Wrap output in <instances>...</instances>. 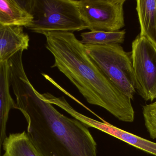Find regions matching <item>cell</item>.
Listing matches in <instances>:
<instances>
[{
  "label": "cell",
  "mask_w": 156,
  "mask_h": 156,
  "mask_svg": "<svg viewBox=\"0 0 156 156\" xmlns=\"http://www.w3.org/2000/svg\"><path fill=\"white\" fill-rule=\"evenodd\" d=\"M16 109L27 122V135L41 156H97V144L88 127L60 113L29 81L23 66L9 69Z\"/></svg>",
  "instance_id": "cell-1"
},
{
  "label": "cell",
  "mask_w": 156,
  "mask_h": 156,
  "mask_svg": "<svg viewBox=\"0 0 156 156\" xmlns=\"http://www.w3.org/2000/svg\"><path fill=\"white\" fill-rule=\"evenodd\" d=\"M41 34L45 36L46 47L55 59L51 67L57 68L65 75L88 103L104 108L122 122H133L131 99L106 78L73 33L47 31Z\"/></svg>",
  "instance_id": "cell-2"
},
{
  "label": "cell",
  "mask_w": 156,
  "mask_h": 156,
  "mask_svg": "<svg viewBox=\"0 0 156 156\" xmlns=\"http://www.w3.org/2000/svg\"><path fill=\"white\" fill-rule=\"evenodd\" d=\"M84 46L88 56L106 78L133 100L136 92V82L131 52L125 51L120 44Z\"/></svg>",
  "instance_id": "cell-4"
},
{
  "label": "cell",
  "mask_w": 156,
  "mask_h": 156,
  "mask_svg": "<svg viewBox=\"0 0 156 156\" xmlns=\"http://www.w3.org/2000/svg\"><path fill=\"white\" fill-rule=\"evenodd\" d=\"M126 0L76 1L81 18L91 32L120 31L125 24Z\"/></svg>",
  "instance_id": "cell-5"
},
{
  "label": "cell",
  "mask_w": 156,
  "mask_h": 156,
  "mask_svg": "<svg viewBox=\"0 0 156 156\" xmlns=\"http://www.w3.org/2000/svg\"><path fill=\"white\" fill-rule=\"evenodd\" d=\"M136 10L141 28L139 34L156 46V0H137Z\"/></svg>",
  "instance_id": "cell-10"
},
{
  "label": "cell",
  "mask_w": 156,
  "mask_h": 156,
  "mask_svg": "<svg viewBox=\"0 0 156 156\" xmlns=\"http://www.w3.org/2000/svg\"><path fill=\"white\" fill-rule=\"evenodd\" d=\"M8 61L0 64V156L6 138V128L9 112L16 109V103L10 94Z\"/></svg>",
  "instance_id": "cell-8"
},
{
  "label": "cell",
  "mask_w": 156,
  "mask_h": 156,
  "mask_svg": "<svg viewBox=\"0 0 156 156\" xmlns=\"http://www.w3.org/2000/svg\"><path fill=\"white\" fill-rule=\"evenodd\" d=\"M2 156H4V155H3Z\"/></svg>",
  "instance_id": "cell-14"
},
{
  "label": "cell",
  "mask_w": 156,
  "mask_h": 156,
  "mask_svg": "<svg viewBox=\"0 0 156 156\" xmlns=\"http://www.w3.org/2000/svg\"><path fill=\"white\" fill-rule=\"evenodd\" d=\"M33 19L27 8L26 1L0 0V24L27 28Z\"/></svg>",
  "instance_id": "cell-9"
},
{
  "label": "cell",
  "mask_w": 156,
  "mask_h": 156,
  "mask_svg": "<svg viewBox=\"0 0 156 156\" xmlns=\"http://www.w3.org/2000/svg\"><path fill=\"white\" fill-rule=\"evenodd\" d=\"M145 125L150 137L156 139V101L143 106Z\"/></svg>",
  "instance_id": "cell-13"
},
{
  "label": "cell",
  "mask_w": 156,
  "mask_h": 156,
  "mask_svg": "<svg viewBox=\"0 0 156 156\" xmlns=\"http://www.w3.org/2000/svg\"><path fill=\"white\" fill-rule=\"evenodd\" d=\"M125 30L116 32H84L81 34L80 42L84 45L104 46L123 43L125 38Z\"/></svg>",
  "instance_id": "cell-12"
},
{
  "label": "cell",
  "mask_w": 156,
  "mask_h": 156,
  "mask_svg": "<svg viewBox=\"0 0 156 156\" xmlns=\"http://www.w3.org/2000/svg\"><path fill=\"white\" fill-rule=\"evenodd\" d=\"M27 6L33 16L27 28L34 33H73L87 29L81 18L76 0H31L27 1Z\"/></svg>",
  "instance_id": "cell-3"
},
{
  "label": "cell",
  "mask_w": 156,
  "mask_h": 156,
  "mask_svg": "<svg viewBox=\"0 0 156 156\" xmlns=\"http://www.w3.org/2000/svg\"><path fill=\"white\" fill-rule=\"evenodd\" d=\"M132 60L136 91L146 101L156 99V46L144 37L132 43Z\"/></svg>",
  "instance_id": "cell-6"
},
{
  "label": "cell",
  "mask_w": 156,
  "mask_h": 156,
  "mask_svg": "<svg viewBox=\"0 0 156 156\" xmlns=\"http://www.w3.org/2000/svg\"><path fill=\"white\" fill-rule=\"evenodd\" d=\"M29 40L23 27L0 24V64L8 61L18 52L27 50Z\"/></svg>",
  "instance_id": "cell-7"
},
{
  "label": "cell",
  "mask_w": 156,
  "mask_h": 156,
  "mask_svg": "<svg viewBox=\"0 0 156 156\" xmlns=\"http://www.w3.org/2000/svg\"><path fill=\"white\" fill-rule=\"evenodd\" d=\"M2 147L4 156H41L25 131L9 135Z\"/></svg>",
  "instance_id": "cell-11"
}]
</instances>
